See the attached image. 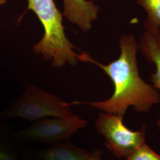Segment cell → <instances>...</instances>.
Segmentation results:
<instances>
[{
  "instance_id": "obj_4",
  "label": "cell",
  "mask_w": 160,
  "mask_h": 160,
  "mask_svg": "<svg viewBox=\"0 0 160 160\" xmlns=\"http://www.w3.org/2000/svg\"><path fill=\"white\" fill-rule=\"evenodd\" d=\"M87 126L86 120L75 114L49 117L33 121L24 129L16 131V137L23 145L38 142L51 145L69 141L75 133Z\"/></svg>"
},
{
  "instance_id": "obj_12",
  "label": "cell",
  "mask_w": 160,
  "mask_h": 160,
  "mask_svg": "<svg viewBox=\"0 0 160 160\" xmlns=\"http://www.w3.org/2000/svg\"><path fill=\"white\" fill-rule=\"evenodd\" d=\"M102 154L103 151L102 150L97 149L92 152H89L88 154L84 160H103L102 159Z\"/></svg>"
},
{
  "instance_id": "obj_1",
  "label": "cell",
  "mask_w": 160,
  "mask_h": 160,
  "mask_svg": "<svg viewBox=\"0 0 160 160\" xmlns=\"http://www.w3.org/2000/svg\"><path fill=\"white\" fill-rule=\"evenodd\" d=\"M120 56L116 61L104 65L83 52L77 59L91 62L102 68L112 80L114 92L109 99L98 102H74L71 105L88 104L103 112L124 116L132 106L137 112L147 113L160 101V94L154 87L145 82L139 74L137 61L138 44L133 34L123 35L119 41Z\"/></svg>"
},
{
  "instance_id": "obj_7",
  "label": "cell",
  "mask_w": 160,
  "mask_h": 160,
  "mask_svg": "<svg viewBox=\"0 0 160 160\" xmlns=\"http://www.w3.org/2000/svg\"><path fill=\"white\" fill-rule=\"evenodd\" d=\"M62 15L84 32L92 29L100 8L92 0H63Z\"/></svg>"
},
{
  "instance_id": "obj_11",
  "label": "cell",
  "mask_w": 160,
  "mask_h": 160,
  "mask_svg": "<svg viewBox=\"0 0 160 160\" xmlns=\"http://www.w3.org/2000/svg\"><path fill=\"white\" fill-rule=\"evenodd\" d=\"M125 160H160V155L145 143L126 158Z\"/></svg>"
},
{
  "instance_id": "obj_13",
  "label": "cell",
  "mask_w": 160,
  "mask_h": 160,
  "mask_svg": "<svg viewBox=\"0 0 160 160\" xmlns=\"http://www.w3.org/2000/svg\"><path fill=\"white\" fill-rule=\"evenodd\" d=\"M8 1H9V0H0V6L5 4Z\"/></svg>"
},
{
  "instance_id": "obj_3",
  "label": "cell",
  "mask_w": 160,
  "mask_h": 160,
  "mask_svg": "<svg viewBox=\"0 0 160 160\" xmlns=\"http://www.w3.org/2000/svg\"><path fill=\"white\" fill-rule=\"evenodd\" d=\"M70 103L32 84L25 83L21 96L13 100L3 111L0 119L21 118L35 121L49 117L72 116Z\"/></svg>"
},
{
  "instance_id": "obj_2",
  "label": "cell",
  "mask_w": 160,
  "mask_h": 160,
  "mask_svg": "<svg viewBox=\"0 0 160 160\" xmlns=\"http://www.w3.org/2000/svg\"><path fill=\"white\" fill-rule=\"evenodd\" d=\"M31 10L39 18L44 28L42 39L33 46L36 54L41 53L45 60H52L54 67L77 62V49L67 38L62 24L63 15L53 0H28L27 10Z\"/></svg>"
},
{
  "instance_id": "obj_10",
  "label": "cell",
  "mask_w": 160,
  "mask_h": 160,
  "mask_svg": "<svg viewBox=\"0 0 160 160\" xmlns=\"http://www.w3.org/2000/svg\"><path fill=\"white\" fill-rule=\"evenodd\" d=\"M137 3L142 7L147 13L144 23L145 29L160 28V0H137Z\"/></svg>"
},
{
  "instance_id": "obj_6",
  "label": "cell",
  "mask_w": 160,
  "mask_h": 160,
  "mask_svg": "<svg viewBox=\"0 0 160 160\" xmlns=\"http://www.w3.org/2000/svg\"><path fill=\"white\" fill-rule=\"evenodd\" d=\"M88 153L69 141L51 145L45 148H34L28 145H22V148L23 160H84Z\"/></svg>"
},
{
  "instance_id": "obj_8",
  "label": "cell",
  "mask_w": 160,
  "mask_h": 160,
  "mask_svg": "<svg viewBox=\"0 0 160 160\" xmlns=\"http://www.w3.org/2000/svg\"><path fill=\"white\" fill-rule=\"evenodd\" d=\"M140 38L138 48L140 49L146 60L149 63H154L155 72L151 74L150 81L156 89L160 90V28H149ZM160 129V118L157 122Z\"/></svg>"
},
{
  "instance_id": "obj_9",
  "label": "cell",
  "mask_w": 160,
  "mask_h": 160,
  "mask_svg": "<svg viewBox=\"0 0 160 160\" xmlns=\"http://www.w3.org/2000/svg\"><path fill=\"white\" fill-rule=\"evenodd\" d=\"M22 145L16 137L12 126L0 119V160H23Z\"/></svg>"
},
{
  "instance_id": "obj_5",
  "label": "cell",
  "mask_w": 160,
  "mask_h": 160,
  "mask_svg": "<svg viewBox=\"0 0 160 160\" xmlns=\"http://www.w3.org/2000/svg\"><path fill=\"white\" fill-rule=\"evenodd\" d=\"M123 117L100 112L95 126L98 133L105 138V146L118 158H127L145 142L147 126L137 131L125 125Z\"/></svg>"
}]
</instances>
